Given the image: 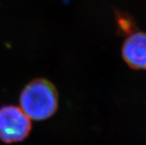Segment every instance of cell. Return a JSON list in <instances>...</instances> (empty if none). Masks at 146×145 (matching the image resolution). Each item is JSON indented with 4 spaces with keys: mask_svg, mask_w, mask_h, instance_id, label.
I'll return each instance as SVG.
<instances>
[{
    "mask_svg": "<svg viewBox=\"0 0 146 145\" xmlns=\"http://www.w3.org/2000/svg\"><path fill=\"white\" fill-rule=\"evenodd\" d=\"M19 102L21 109L31 119L45 120L57 110V91L47 79H36L25 87Z\"/></svg>",
    "mask_w": 146,
    "mask_h": 145,
    "instance_id": "cell-1",
    "label": "cell"
},
{
    "mask_svg": "<svg viewBox=\"0 0 146 145\" xmlns=\"http://www.w3.org/2000/svg\"><path fill=\"white\" fill-rule=\"evenodd\" d=\"M31 119L17 106L0 108V141L12 144L24 141L31 131Z\"/></svg>",
    "mask_w": 146,
    "mask_h": 145,
    "instance_id": "cell-2",
    "label": "cell"
},
{
    "mask_svg": "<svg viewBox=\"0 0 146 145\" xmlns=\"http://www.w3.org/2000/svg\"><path fill=\"white\" fill-rule=\"evenodd\" d=\"M122 56L132 69L146 70V33L133 32L128 36L122 45Z\"/></svg>",
    "mask_w": 146,
    "mask_h": 145,
    "instance_id": "cell-3",
    "label": "cell"
},
{
    "mask_svg": "<svg viewBox=\"0 0 146 145\" xmlns=\"http://www.w3.org/2000/svg\"><path fill=\"white\" fill-rule=\"evenodd\" d=\"M117 30L121 35L129 36L134 32L135 22L129 15L122 12L116 13Z\"/></svg>",
    "mask_w": 146,
    "mask_h": 145,
    "instance_id": "cell-4",
    "label": "cell"
}]
</instances>
